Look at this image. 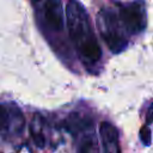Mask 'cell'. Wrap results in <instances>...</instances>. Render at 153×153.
Here are the masks:
<instances>
[{
    "label": "cell",
    "mask_w": 153,
    "mask_h": 153,
    "mask_svg": "<svg viewBox=\"0 0 153 153\" xmlns=\"http://www.w3.org/2000/svg\"><path fill=\"white\" fill-rule=\"evenodd\" d=\"M66 17L69 36L76 51L85 62L96 63L102 56V49L85 8L76 0H69L66 7Z\"/></svg>",
    "instance_id": "6da1fadb"
},
{
    "label": "cell",
    "mask_w": 153,
    "mask_h": 153,
    "mask_svg": "<svg viewBox=\"0 0 153 153\" xmlns=\"http://www.w3.org/2000/svg\"><path fill=\"white\" fill-rule=\"evenodd\" d=\"M97 22L102 37L109 49L115 54L122 51L127 47L128 42L120 30L118 19L115 13L109 10H102L98 13Z\"/></svg>",
    "instance_id": "7a4b0ae2"
},
{
    "label": "cell",
    "mask_w": 153,
    "mask_h": 153,
    "mask_svg": "<svg viewBox=\"0 0 153 153\" xmlns=\"http://www.w3.org/2000/svg\"><path fill=\"white\" fill-rule=\"evenodd\" d=\"M118 18L124 29L131 33L136 35L146 27V10L142 1H134L124 5L120 8Z\"/></svg>",
    "instance_id": "3957f363"
},
{
    "label": "cell",
    "mask_w": 153,
    "mask_h": 153,
    "mask_svg": "<svg viewBox=\"0 0 153 153\" xmlns=\"http://www.w3.org/2000/svg\"><path fill=\"white\" fill-rule=\"evenodd\" d=\"M99 134L104 153H122L118 141V131L115 126L109 122H103L99 126Z\"/></svg>",
    "instance_id": "277c9868"
},
{
    "label": "cell",
    "mask_w": 153,
    "mask_h": 153,
    "mask_svg": "<svg viewBox=\"0 0 153 153\" xmlns=\"http://www.w3.org/2000/svg\"><path fill=\"white\" fill-rule=\"evenodd\" d=\"M43 12L45 24L54 31H61L63 27L61 0H45Z\"/></svg>",
    "instance_id": "5b68a950"
},
{
    "label": "cell",
    "mask_w": 153,
    "mask_h": 153,
    "mask_svg": "<svg viewBox=\"0 0 153 153\" xmlns=\"http://www.w3.org/2000/svg\"><path fill=\"white\" fill-rule=\"evenodd\" d=\"M92 120L88 117V116H85V115H80V114H71L66 121H65V128L73 135L78 136V135H81L88 130L92 129Z\"/></svg>",
    "instance_id": "8992f818"
},
{
    "label": "cell",
    "mask_w": 153,
    "mask_h": 153,
    "mask_svg": "<svg viewBox=\"0 0 153 153\" xmlns=\"http://www.w3.org/2000/svg\"><path fill=\"white\" fill-rule=\"evenodd\" d=\"M80 136L81 137L78 143V153H99L98 140L92 130H88Z\"/></svg>",
    "instance_id": "52a82bcc"
},
{
    "label": "cell",
    "mask_w": 153,
    "mask_h": 153,
    "mask_svg": "<svg viewBox=\"0 0 153 153\" xmlns=\"http://www.w3.org/2000/svg\"><path fill=\"white\" fill-rule=\"evenodd\" d=\"M10 120H11L10 112L4 105L0 104V130H4L10 126Z\"/></svg>",
    "instance_id": "ba28073f"
},
{
    "label": "cell",
    "mask_w": 153,
    "mask_h": 153,
    "mask_svg": "<svg viewBox=\"0 0 153 153\" xmlns=\"http://www.w3.org/2000/svg\"><path fill=\"white\" fill-rule=\"evenodd\" d=\"M140 140L142 141V143L145 146H148L152 141V134H151V129L148 128V126H143L140 129Z\"/></svg>",
    "instance_id": "9c48e42d"
},
{
    "label": "cell",
    "mask_w": 153,
    "mask_h": 153,
    "mask_svg": "<svg viewBox=\"0 0 153 153\" xmlns=\"http://www.w3.org/2000/svg\"><path fill=\"white\" fill-rule=\"evenodd\" d=\"M31 137H32L35 145H36L38 148H43V147H44V145H45V139H44L43 131H42V133H31Z\"/></svg>",
    "instance_id": "30bf717a"
},
{
    "label": "cell",
    "mask_w": 153,
    "mask_h": 153,
    "mask_svg": "<svg viewBox=\"0 0 153 153\" xmlns=\"http://www.w3.org/2000/svg\"><path fill=\"white\" fill-rule=\"evenodd\" d=\"M153 122V104L149 106L148 111H147V116H146V123H152Z\"/></svg>",
    "instance_id": "8fae6325"
},
{
    "label": "cell",
    "mask_w": 153,
    "mask_h": 153,
    "mask_svg": "<svg viewBox=\"0 0 153 153\" xmlns=\"http://www.w3.org/2000/svg\"><path fill=\"white\" fill-rule=\"evenodd\" d=\"M19 153H30V151H29L26 147H23V148H22V151H20Z\"/></svg>",
    "instance_id": "7c38bea8"
},
{
    "label": "cell",
    "mask_w": 153,
    "mask_h": 153,
    "mask_svg": "<svg viewBox=\"0 0 153 153\" xmlns=\"http://www.w3.org/2000/svg\"><path fill=\"white\" fill-rule=\"evenodd\" d=\"M32 2H38V1H41V0H31Z\"/></svg>",
    "instance_id": "4fadbf2b"
}]
</instances>
